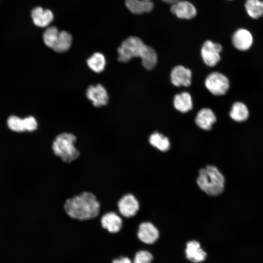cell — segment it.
<instances>
[{
	"label": "cell",
	"mask_w": 263,
	"mask_h": 263,
	"mask_svg": "<svg viewBox=\"0 0 263 263\" xmlns=\"http://www.w3.org/2000/svg\"><path fill=\"white\" fill-rule=\"evenodd\" d=\"M229 115L233 120L243 122L248 118L249 111L245 104L240 102H236L233 104Z\"/></svg>",
	"instance_id": "21"
},
{
	"label": "cell",
	"mask_w": 263,
	"mask_h": 263,
	"mask_svg": "<svg viewBox=\"0 0 263 263\" xmlns=\"http://www.w3.org/2000/svg\"><path fill=\"white\" fill-rule=\"evenodd\" d=\"M245 8L248 15L252 19L263 16V1L260 0H246Z\"/></svg>",
	"instance_id": "23"
},
{
	"label": "cell",
	"mask_w": 263,
	"mask_h": 263,
	"mask_svg": "<svg viewBox=\"0 0 263 263\" xmlns=\"http://www.w3.org/2000/svg\"><path fill=\"white\" fill-rule=\"evenodd\" d=\"M153 256L147 250H140L137 252L134 256L132 263H151Z\"/></svg>",
	"instance_id": "26"
},
{
	"label": "cell",
	"mask_w": 263,
	"mask_h": 263,
	"mask_svg": "<svg viewBox=\"0 0 263 263\" xmlns=\"http://www.w3.org/2000/svg\"><path fill=\"white\" fill-rule=\"evenodd\" d=\"M205 85L207 89L215 95H222L229 88V81L227 77L219 72H213L206 78Z\"/></svg>",
	"instance_id": "6"
},
{
	"label": "cell",
	"mask_w": 263,
	"mask_h": 263,
	"mask_svg": "<svg viewBox=\"0 0 263 263\" xmlns=\"http://www.w3.org/2000/svg\"><path fill=\"white\" fill-rule=\"evenodd\" d=\"M150 48L139 38L130 36L123 40L117 48V60L121 63H127L133 57L142 59Z\"/></svg>",
	"instance_id": "4"
},
{
	"label": "cell",
	"mask_w": 263,
	"mask_h": 263,
	"mask_svg": "<svg viewBox=\"0 0 263 263\" xmlns=\"http://www.w3.org/2000/svg\"><path fill=\"white\" fill-rule=\"evenodd\" d=\"M149 142L151 146L162 151H166L170 148L168 138L158 132H154L150 135Z\"/></svg>",
	"instance_id": "22"
},
{
	"label": "cell",
	"mask_w": 263,
	"mask_h": 263,
	"mask_svg": "<svg viewBox=\"0 0 263 263\" xmlns=\"http://www.w3.org/2000/svg\"><path fill=\"white\" fill-rule=\"evenodd\" d=\"M72 35L66 31L59 32L53 50L57 53H63L70 48L72 44Z\"/></svg>",
	"instance_id": "19"
},
{
	"label": "cell",
	"mask_w": 263,
	"mask_h": 263,
	"mask_svg": "<svg viewBox=\"0 0 263 263\" xmlns=\"http://www.w3.org/2000/svg\"><path fill=\"white\" fill-rule=\"evenodd\" d=\"M191 72L182 65L174 67L170 74L171 82L175 86H189L191 84Z\"/></svg>",
	"instance_id": "12"
},
{
	"label": "cell",
	"mask_w": 263,
	"mask_h": 263,
	"mask_svg": "<svg viewBox=\"0 0 263 263\" xmlns=\"http://www.w3.org/2000/svg\"><path fill=\"white\" fill-rule=\"evenodd\" d=\"M175 108L182 113L190 111L193 106L190 94L188 92H183L175 95L173 100Z\"/></svg>",
	"instance_id": "18"
},
{
	"label": "cell",
	"mask_w": 263,
	"mask_h": 263,
	"mask_svg": "<svg viewBox=\"0 0 263 263\" xmlns=\"http://www.w3.org/2000/svg\"><path fill=\"white\" fill-rule=\"evenodd\" d=\"M86 96L95 107L105 106L109 102V96L108 92L101 84L90 85L86 89Z\"/></svg>",
	"instance_id": "9"
},
{
	"label": "cell",
	"mask_w": 263,
	"mask_h": 263,
	"mask_svg": "<svg viewBox=\"0 0 263 263\" xmlns=\"http://www.w3.org/2000/svg\"><path fill=\"white\" fill-rule=\"evenodd\" d=\"M253 41V37L251 33L244 28L237 30L232 37L233 46L240 51L248 50L251 47Z\"/></svg>",
	"instance_id": "13"
},
{
	"label": "cell",
	"mask_w": 263,
	"mask_h": 263,
	"mask_svg": "<svg viewBox=\"0 0 263 263\" xmlns=\"http://www.w3.org/2000/svg\"><path fill=\"white\" fill-rule=\"evenodd\" d=\"M106 64L105 56L99 52L94 53L87 60L89 68L96 73H100L104 71Z\"/></svg>",
	"instance_id": "20"
},
{
	"label": "cell",
	"mask_w": 263,
	"mask_h": 263,
	"mask_svg": "<svg viewBox=\"0 0 263 263\" xmlns=\"http://www.w3.org/2000/svg\"><path fill=\"white\" fill-rule=\"evenodd\" d=\"M125 3L127 8L135 14L150 12L154 7L152 0H125Z\"/></svg>",
	"instance_id": "17"
},
{
	"label": "cell",
	"mask_w": 263,
	"mask_h": 263,
	"mask_svg": "<svg viewBox=\"0 0 263 263\" xmlns=\"http://www.w3.org/2000/svg\"><path fill=\"white\" fill-rule=\"evenodd\" d=\"M59 32L57 28L55 26L49 27L45 30L43 34V40L47 47L53 49Z\"/></svg>",
	"instance_id": "24"
},
{
	"label": "cell",
	"mask_w": 263,
	"mask_h": 263,
	"mask_svg": "<svg viewBox=\"0 0 263 263\" xmlns=\"http://www.w3.org/2000/svg\"><path fill=\"white\" fill-rule=\"evenodd\" d=\"M119 214L124 218L134 217L140 208L139 200L131 193H127L122 196L117 202Z\"/></svg>",
	"instance_id": "5"
},
{
	"label": "cell",
	"mask_w": 263,
	"mask_h": 263,
	"mask_svg": "<svg viewBox=\"0 0 263 263\" xmlns=\"http://www.w3.org/2000/svg\"><path fill=\"white\" fill-rule=\"evenodd\" d=\"M222 50V46L210 40H207L203 44L201 49V56L206 65L210 67L215 66L220 60V53Z\"/></svg>",
	"instance_id": "7"
},
{
	"label": "cell",
	"mask_w": 263,
	"mask_h": 263,
	"mask_svg": "<svg viewBox=\"0 0 263 263\" xmlns=\"http://www.w3.org/2000/svg\"><path fill=\"white\" fill-rule=\"evenodd\" d=\"M100 225L103 229L111 234H116L120 231L123 227V218L116 212L108 211L101 215Z\"/></svg>",
	"instance_id": "8"
},
{
	"label": "cell",
	"mask_w": 263,
	"mask_h": 263,
	"mask_svg": "<svg viewBox=\"0 0 263 263\" xmlns=\"http://www.w3.org/2000/svg\"><path fill=\"white\" fill-rule=\"evenodd\" d=\"M185 255L187 259L193 263L202 262L207 256V253L201 248L200 243L195 240L187 243Z\"/></svg>",
	"instance_id": "14"
},
{
	"label": "cell",
	"mask_w": 263,
	"mask_h": 263,
	"mask_svg": "<svg viewBox=\"0 0 263 263\" xmlns=\"http://www.w3.org/2000/svg\"><path fill=\"white\" fill-rule=\"evenodd\" d=\"M137 236L142 242L146 244H153L159 236V232L156 226L149 222L139 224L137 230Z\"/></svg>",
	"instance_id": "10"
},
{
	"label": "cell",
	"mask_w": 263,
	"mask_h": 263,
	"mask_svg": "<svg viewBox=\"0 0 263 263\" xmlns=\"http://www.w3.org/2000/svg\"><path fill=\"white\" fill-rule=\"evenodd\" d=\"M113 263H132L131 260L127 257H121L114 260Z\"/></svg>",
	"instance_id": "27"
},
{
	"label": "cell",
	"mask_w": 263,
	"mask_h": 263,
	"mask_svg": "<svg viewBox=\"0 0 263 263\" xmlns=\"http://www.w3.org/2000/svg\"><path fill=\"white\" fill-rule=\"evenodd\" d=\"M77 139L76 136L71 132H63L58 134L51 145L53 153L63 162L70 163L76 160L80 155L75 145Z\"/></svg>",
	"instance_id": "3"
},
{
	"label": "cell",
	"mask_w": 263,
	"mask_h": 263,
	"mask_svg": "<svg viewBox=\"0 0 263 263\" xmlns=\"http://www.w3.org/2000/svg\"><path fill=\"white\" fill-rule=\"evenodd\" d=\"M216 121V118L214 113L208 108L200 110L195 118L196 125L200 128L206 131L211 130Z\"/></svg>",
	"instance_id": "16"
},
{
	"label": "cell",
	"mask_w": 263,
	"mask_h": 263,
	"mask_svg": "<svg viewBox=\"0 0 263 263\" xmlns=\"http://www.w3.org/2000/svg\"><path fill=\"white\" fill-rule=\"evenodd\" d=\"M196 182L199 188L206 194L215 196L223 192L225 178L216 167L208 165L199 170Z\"/></svg>",
	"instance_id": "2"
},
{
	"label": "cell",
	"mask_w": 263,
	"mask_h": 263,
	"mask_svg": "<svg viewBox=\"0 0 263 263\" xmlns=\"http://www.w3.org/2000/svg\"><path fill=\"white\" fill-rule=\"evenodd\" d=\"M101 205L96 196L92 192L82 191L68 198L64 204L67 215L73 219L85 221L97 217Z\"/></svg>",
	"instance_id": "1"
},
{
	"label": "cell",
	"mask_w": 263,
	"mask_h": 263,
	"mask_svg": "<svg viewBox=\"0 0 263 263\" xmlns=\"http://www.w3.org/2000/svg\"><path fill=\"white\" fill-rule=\"evenodd\" d=\"M171 12L180 19H191L196 15L194 6L187 0H178L173 3L170 7Z\"/></svg>",
	"instance_id": "11"
},
{
	"label": "cell",
	"mask_w": 263,
	"mask_h": 263,
	"mask_svg": "<svg viewBox=\"0 0 263 263\" xmlns=\"http://www.w3.org/2000/svg\"><path fill=\"white\" fill-rule=\"evenodd\" d=\"M7 125L12 131L21 132L27 131L25 119H21L18 116H10L7 120Z\"/></svg>",
	"instance_id": "25"
},
{
	"label": "cell",
	"mask_w": 263,
	"mask_h": 263,
	"mask_svg": "<svg viewBox=\"0 0 263 263\" xmlns=\"http://www.w3.org/2000/svg\"><path fill=\"white\" fill-rule=\"evenodd\" d=\"M162 0L166 3L172 4L173 3L176 2V1L179 0Z\"/></svg>",
	"instance_id": "28"
},
{
	"label": "cell",
	"mask_w": 263,
	"mask_h": 263,
	"mask_svg": "<svg viewBox=\"0 0 263 263\" xmlns=\"http://www.w3.org/2000/svg\"><path fill=\"white\" fill-rule=\"evenodd\" d=\"M31 18L34 24L39 27L48 26L54 19V14L49 9L36 7L31 11Z\"/></svg>",
	"instance_id": "15"
}]
</instances>
